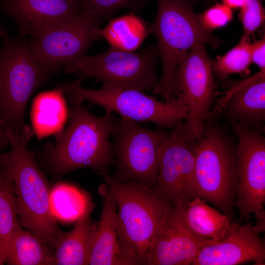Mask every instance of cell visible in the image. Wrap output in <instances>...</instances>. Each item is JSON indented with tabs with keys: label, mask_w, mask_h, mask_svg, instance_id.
I'll use <instances>...</instances> for the list:
<instances>
[{
	"label": "cell",
	"mask_w": 265,
	"mask_h": 265,
	"mask_svg": "<svg viewBox=\"0 0 265 265\" xmlns=\"http://www.w3.org/2000/svg\"><path fill=\"white\" fill-rule=\"evenodd\" d=\"M102 19L94 11L81 10L75 18L32 36L31 50L48 73H55L85 55L94 42L101 40Z\"/></svg>",
	"instance_id": "9c48e42d"
},
{
	"label": "cell",
	"mask_w": 265,
	"mask_h": 265,
	"mask_svg": "<svg viewBox=\"0 0 265 265\" xmlns=\"http://www.w3.org/2000/svg\"><path fill=\"white\" fill-rule=\"evenodd\" d=\"M222 103L234 123L250 129L260 127L265 120V71L235 86Z\"/></svg>",
	"instance_id": "ac0fdd59"
},
{
	"label": "cell",
	"mask_w": 265,
	"mask_h": 265,
	"mask_svg": "<svg viewBox=\"0 0 265 265\" xmlns=\"http://www.w3.org/2000/svg\"><path fill=\"white\" fill-rule=\"evenodd\" d=\"M251 46L250 38L243 36L237 45L212 62L213 72L222 79L231 74H246L252 63Z\"/></svg>",
	"instance_id": "d4e9b609"
},
{
	"label": "cell",
	"mask_w": 265,
	"mask_h": 265,
	"mask_svg": "<svg viewBox=\"0 0 265 265\" xmlns=\"http://www.w3.org/2000/svg\"><path fill=\"white\" fill-rule=\"evenodd\" d=\"M240 9L238 18L243 26V36L250 38L264 23L265 9L261 0H247Z\"/></svg>",
	"instance_id": "4316f807"
},
{
	"label": "cell",
	"mask_w": 265,
	"mask_h": 265,
	"mask_svg": "<svg viewBox=\"0 0 265 265\" xmlns=\"http://www.w3.org/2000/svg\"><path fill=\"white\" fill-rule=\"evenodd\" d=\"M166 133L118 118L111 135L116 164L112 177L118 181L137 182L153 187L158 173L159 148Z\"/></svg>",
	"instance_id": "30bf717a"
},
{
	"label": "cell",
	"mask_w": 265,
	"mask_h": 265,
	"mask_svg": "<svg viewBox=\"0 0 265 265\" xmlns=\"http://www.w3.org/2000/svg\"><path fill=\"white\" fill-rule=\"evenodd\" d=\"M5 177V176L4 173L2 171H0V183H1Z\"/></svg>",
	"instance_id": "1f68e13d"
},
{
	"label": "cell",
	"mask_w": 265,
	"mask_h": 265,
	"mask_svg": "<svg viewBox=\"0 0 265 265\" xmlns=\"http://www.w3.org/2000/svg\"><path fill=\"white\" fill-rule=\"evenodd\" d=\"M234 132L238 142V180L234 203L239 219L258 218L265 213V138L258 131L235 122Z\"/></svg>",
	"instance_id": "7c38bea8"
},
{
	"label": "cell",
	"mask_w": 265,
	"mask_h": 265,
	"mask_svg": "<svg viewBox=\"0 0 265 265\" xmlns=\"http://www.w3.org/2000/svg\"><path fill=\"white\" fill-rule=\"evenodd\" d=\"M180 123L171 132H167L162 140L159 153L158 175L152 187L159 198L172 205L191 197L195 187L191 142L184 135Z\"/></svg>",
	"instance_id": "4fadbf2b"
},
{
	"label": "cell",
	"mask_w": 265,
	"mask_h": 265,
	"mask_svg": "<svg viewBox=\"0 0 265 265\" xmlns=\"http://www.w3.org/2000/svg\"><path fill=\"white\" fill-rule=\"evenodd\" d=\"M252 63L256 64L261 71H265V37L251 43Z\"/></svg>",
	"instance_id": "f1b7e54d"
},
{
	"label": "cell",
	"mask_w": 265,
	"mask_h": 265,
	"mask_svg": "<svg viewBox=\"0 0 265 265\" xmlns=\"http://www.w3.org/2000/svg\"><path fill=\"white\" fill-rule=\"evenodd\" d=\"M102 177L115 198L120 239L139 265H146L150 244L164 223L172 204L163 201L145 184L118 181L108 173Z\"/></svg>",
	"instance_id": "5b68a950"
},
{
	"label": "cell",
	"mask_w": 265,
	"mask_h": 265,
	"mask_svg": "<svg viewBox=\"0 0 265 265\" xmlns=\"http://www.w3.org/2000/svg\"><path fill=\"white\" fill-rule=\"evenodd\" d=\"M8 144H9L8 140L6 137L5 133V128L1 124H0V147L2 148H5ZM0 171H1L0 160Z\"/></svg>",
	"instance_id": "4dcf8cb0"
},
{
	"label": "cell",
	"mask_w": 265,
	"mask_h": 265,
	"mask_svg": "<svg viewBox=\"0 0 265 265\" xmlns=\"http://www.w3.org/2000/svg\"><path fill=\"white\" fill-rule=\"evenodd\" d=\"M156 0L157 15L148 27L158 40L162 74L152 92L172 102L177 100L176 72L187 53L197 44L216 48L221 41L202 26L186 0Z\"/></svg>",
	"instance_id": "3957f363"
},
{
	"label": "cell",
	"mask_w": 265,
	"mask_h": 265,
	"mask_svg": "<svg viewBox=\"0 0 265 265\" xmlns=\"http://www.w3.org/2000/svg\"><path fill=\"white\" fill-rule=\"evenodd\" d=\"M91 212L83 213L71 230L63 233L55 246L52 265H89L97 225L90 217Z\"/></svg>",
	"instance_id": "ffe728a7"
},
{
	"label": "cell",
	"mask_w": 265,
	"mask_h": 265,
	"mask_svg": "<svg viewBox=\"0 0 265 265\" xmlns=\"http://www.w3.org/2000/svg\"><path fill=\"white\" fill-rule=\"evenodd\" d=\"M146 0H80V10L90 9L96 12L102 20H110L114 13L123 8L134 11L139 9Z\"/></svg>",
	"instance_id": "484cf974"
},
{
	"label": "cell",
	"mask_w": 265,
	"mask_h": 265,
	"mask_svg": "<svg viewBox=\"0 0 265 265\" xmlns=\"http://www.w3.org/2000/svg\"><path fill=\"white\" fill-rule=\"evenodd\" d=\"M0 6L17 22L21 37L43 32L81 11L74 0H0Z\"/></svg>",
	"instance_id": "9a60e30c"
},
{
	"label": "cell",
	"mask_w": 265,
	"mask_h": 265,
	"mask_svg": "<svg viewBox=\"0 0 265 265\" xmlns=\"http://www.w3.org/2000/svg\"><path fill=\"white\" fill-rule=\"evenodd\" d=\"M223 3L232 9L240 8L247 0H223Z\"/></svg>",
	"instance_id": "f546056e"
},
{
	"label": "cell",
	"mask_w": 265,
	"mask_h": 265,
	"mask_svg": "<svg viewBox=\"0 0 265 265\" xmlns=\"http://www.w3.org/2000/svg\"><path fill=\"white\" fill-rule=\"evenodd\" d=\"M77 2H78L79 3H80V0H74Z\"/></svg>",
	"instance_id": "d6a6232c"
},
{
	"label": "cell",
	"mask_w": 265,
	"mask_h": 265,
	"mask_svg": "<svg viewBox=\"0 0 265 265\" xmlns=\"http://www.w3.org/2000/svg\"><path fill=\"white\" fill-rule=\"evenodd\" d=\"M198 17L202 26L211 31L226 26L233 18V11L224 3H218L198 15Z\"/></svg>",
	"instance_id": "83f0119b"
},
{
	"label": "cell",
	"mask_w": 265,
	"mask_h": 265,
	"mask_svg": "<svg viewBox=\"0 0 265 265\" xmlns=\"http://www.w3.org/2000/svg\"><path fill=\"white\" fill-rule=\"evenodd\" d=\"M204 45L192 47L179 65L175 77L177 100L187 109V118L180 125L191 142L202 133L216 88L212 62Z\"/></svg>",
	"instance_id": "8fae6325"
},
{
	"label": "cell",
	"mask_w": 265,
	"mask_h": 265,
	"mask_svg": "<svg viewBox=\"0 0 265 265\" xmlns=\"http://www.w3.org/2000/svg\"><path fill=\"white\" fill-rule=\"evenodd\" d=\"M250 222L240 224L231 221L219 240L203 246L193 265H236L248 262L265 264V245Z\"/></svg>",
	"instance_id": "5bb4252c"
},
{
	"label": "cell",
	"mask_w": 265,
	"mask_h": 265,
	"mask_svg": "<svg viewBox=\"0 0 265 265\" xmlns=\"http://www.w3.org/2000/svg\"><path fill=\"white\" fill-rule=\"evenodd\" d=\"M85 79L60 84L67 95L102 107L106 113H116L120 117L135 122L153 123L160 128H173L187 118V109L177 101H160L142 91L103 85L99 89L82 87Z\"/></svg>",
	"instance_id": "52a82bcc"
},
{
	"label": "cell",
	"mask_w": 265,
	"mask_h": 265,
	"mask_svg": "<svg viewBox=\"0 0 265 265\" xmlns=\"http://www.w3.org/2000/svg\"><path fill=\"white\" fill-rule=\"evenodd\" d=\"M68 98L70 120L57 134L55 144L46 149L48 169L57 176L83 167L92 168L102 176L108 173L115 160L109 139L118 118L108 113L96 116L82 100Z\"/></svg>",
	"instance_id": "7a4b0ae2"
},
{
	"label": "cell",
	"mask_w": 265,
	"mask_h": 265,
	"mask_svg": "<svg viewBox=\"0 0 265 265\" xmlns=\"http://www.w3.org/2000/svg\"><path fill=\"white\" fill-rule=\"evenodd\" d=\"M32 131L26 124L20 135L5 127L11 149L0 154L1 171L12 182L19 220L54 249L64 232L59 228L51 205L48 181L27 143Z\"/></svg>",
	"instance_id": "6da1fadb"
},
{
	"label": "cell",
	"mask_w": 265,
	"mask_h": 265,
	"mask_svg": "<svg viewBox=\"0 0 265 265\" xmlns=\"http://www.w3.org/2000/svg\"><path fill=\"white\" fill-rule=\"evenodd\" d=\"M0 123L20 135L26 125V108L30 96L48 80V73L34 55L29 43L13 39L0 27ZM21 38V37H20Z\"/></svg>",
	"instance_id": "8992f818"
},
{
	"label": "cell",
	"mask_w": 265,
	"mask_h": 265,
	"mask_svg": "<svg viewBox=\"0 0 265 265\" xmlns=\"http://www.w3.org/2000/svg\"><path fill=\"white\" fill-rule=\"evenodd\" d=\"M54 248L29 230L21 228L11 236L6 246L5 264L52 265Z\"/></svg>",
	"instance_id": "44dd1931"
},
{
	"label": "cell",
	"mask_w": 265,
	"mask_h": 265,
	"mask_svg": "<svg viewBox=\"0 0 265 265\" xmlns=\"http://www.w3.org/2000/svg\"><path fill=\"white\" fill-rule=\"evenodd\" d=\"M102 210L97 222L90 265H139L136 258L123 245L117 229V205L114 194L104 183L98 188Z\"/></svg>",
	"instance_id": "2e32d148"
},
{
	"label": "cell",
	"mask_w": 265,
	"mask_h": 265,
	"mask_svg": "<svg viewBox=\"0 0 265 265\" xmlns=\"http://www.w3.org/2000/svg\"><path fill=\"white\" fill-rule=\"evenodd\" d=\"M206 244L188 231L173 212L172 205L164 223L150 244L146 265H191Z\"/></svg>",
	"instance_id": "e0dca14e"
},
{
	"label": "cell",
	"mask_w": 265,
	"mask_h": 265,
	"mask_svg": "<svg viewBox=\"0 0 265 265\" xmlns=\"http://www.w3.org/2000/svg\"><path fill=\"white\" fill-rule=\"evenodd\" d=\"M158 57L155 46L139 51L110 47L93 56L86 54L64 68L67 73L94 78L104 85L150 91L158 80L156 72Z\"/></svg>",
	"instance_id": "ba28073f"
},
{
	"label": "cell",
	"mask_w": 265,
	"mask_h": 265,
	"mask_svg": "<svg viewBox=\"0 0 265 265\" xmlns=\"http://www.w3.org/2000/svg\"><path fill=\"white\" fill-rule=\"evenodd\" d=\"M195 183L191 197L218 208L230 219L238 180L237 147L224 130L206 121L201 136L191 143Z\"/></svg>",
	"instance_id": "277c9868"
},
{
	"label": "cell",
	"mask_w": 265,
	"mask_h": 265,
	"mask_svg": "<svg viewBox=\"0 0 265 265\" xmlns=\"http://www.w3.org/2000/svg\"><path fill=\"white\" fill-rule=\"evenodd\" d=\"M63 90L58 87L39 94L33 106L32 118L35 130L40 136L57 132L67 117Z\"/></svg>",
	"instance_id": "603a6c76"
},
{
	"label": "cell",
	"mask_w": 265,
	"mask_h": 265,
	"mask_svg": "<svg viewBox=\"0 0 265 265\" xmlns=\"http://www.w3.org/2000/svg\"><path fill=\"white\" fill-rule=\"evenodd\" d=\"M149 34L148 25L133 12L111 19L100 30L110 47L127 51H135Z\"/></svg>",
	"instance_id": "7402d4cb"
},
{
	"label": "cell",
	"mask_w": 265,
	"mask_h": 265,
	"mask_svg": "<svg viewBox=\"0 0 265 265\" xmlns=\"http://www.w3.org/2000/svg\"><path fill=\"white\" fill-rule=\"evenodd\" d=\"M173 212L188 231L208 244L222 239L231 219L198 197L187 198L172 205Z\"/></svg>",
	"instance_id": "d6986e66"
},
{
	"label": "cell",
	"mask_w": 265,
	"mask_h": 265,
	"mask_svg": "<svg viewBox=\"0 0 265 265\" xmlns=\"http://www.w3.org/2000/svg\"><path fill=\"white\" fill-rule=\"evenodd\" d=\"M0 124H1L0 123Z\"/></svg>",
	"instance_id": "836d02e7"
},
{
	"label": "cell",
	"mask_w": 265,
	"mask_h": 265,
	"mask_svg": "<svg viewBox=\"0 0 265 265\" xmlns=\"http://www.w3.org/2000/svg\"><path fill=\"white\" fill-rule=\"evenodd\" d=\"M21 228L12 184L5 176L0 183V265L5 264V251L10 238Z\"/></svg>",
	"instance_id": "cb8c5ba5"
}]
</instances>
